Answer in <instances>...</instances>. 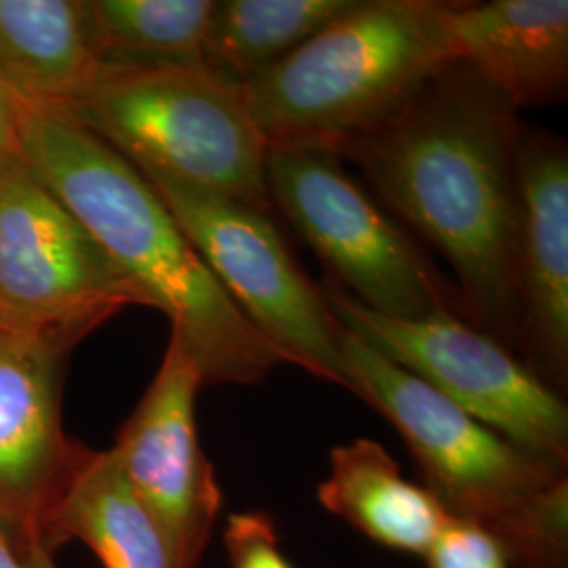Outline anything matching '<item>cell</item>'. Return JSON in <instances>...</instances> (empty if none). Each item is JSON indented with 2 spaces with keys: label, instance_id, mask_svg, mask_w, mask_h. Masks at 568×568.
<instances>
[{
  "label": "cell",
  "instance_id": "18",
  "mask_svg": "<svg viewBox=\"0 0 568 568\" xmlns=\"http://www.w3.org/2000/svg\"><path fill=\"white\" fill-rule=\"evenodd\" d=\"M215 0H87L95 53L119 63L203 61Z\"/></svg>",
  "mask_w": 568,
  "mask_h": 568
},
{
  "label": "cell",
  "instance_id": "7",
  "mask_svg": "<svg viewBox=\"0 0 568 568\" xmlns=\"http://www.w3.org/2000/svg\"><path fill=\"white\" fill-rule=\"evenodd\" d=\"M140 173L227 297L283 356L284 365L302 366L352 394L342 325L321 286L293 260L270 211L159 173Z\"/></svg>",
  "mask_w": 568,
  "mask_h": 568
},
{
  "label": "cell",
  "instance_id": "23",
  "mask_svg": "<svg viewBox=\"0 0 568 568\" xmlns=\"http://www.w3.org/2000/svg\"><path fill=\"white\" fill-rule=\"evenodd\" d=\"M21 556H23V567L26 568H55L53 551L44 546H32V548L21 551Z\"/></svg>",
  "mask_w": 568,
  "mask_h": 568
},
{
  "label": "cell",
  "instance_id": "12",
  "mask_svg": "<svg viewBox=\"0 0 568 568\" xmlns=\"http://www.w3.org/2000/svg\"><path fill=\"white\" fill-rule=\"evenodd\" d=\"M516 286L520 352L549 387L568 373V154L556 135L527 129L518 148Z\"/></svg>",
  "mask_w": 568,
  "mask_h": 568
},
{
  "label": "cell",
  "instance_id": "20",
  "mask_svg": "<svg viewBox=\"0 0 568 568\" xmlns=\"http://www.w3.org/2000/svg\"><path fill=\"white\" fill-rule=\"evenodd\" d=\"M424 560L427 568H511L506 551L490 535L453 518L438 532Z\"/></svg>",
  "mask_w": 568,
  "mask_h": 568
},
{
  "label": "cell",
  "instance_id": "6",
  "mask_svg": "<svg viewBox=\"0 0 568 568\" xmlns=\"http://www.w3.org/2000/svg\"><path fill=\"white\" fill-rule=\"evenodd\" d=\"M265 187L272 209L283 211L328 267L331 281L358 304L403 321L459 312L457 291L413 236L345 173L335 152L270 148Z\"/></svg>",
  "mask_w": 568,
  "mask_h": 568
},
{
  "label": "cell",
  "instance_id": "4",
  "mask_svg": "<svg viewBox=\"0 0 568 568\" xmlns=\"http://www.w3.org/2000/svg\"><path fill=\"white\" fill-rule=\"evenodd\" d=\"M448 9L443 0H356L244 82L267 145L337 152L398 116L455 61Z\"/></svg>",
  "mask_w": 568,
  "mask_h": 568
},
{
  "label": "cell",
  "instance_id": "1",
  "mask_svg": "<svg viewBox=\"0 0 568 568\" xmlns=\"http://www.w3.org/2000/svg\"><path fill=\"white\" fill-rule=\"evenodd\" d=\"M523 131L514 103L453 61L398 116L335 152L447 260L462 316L509 349H520Z\"/></svg>",
  "mask_w": 568,
  "mask_h": 568
},
{
  "label": "cell",
  "instance_id": "9",
  "mask_svg": "<svg viewBox=\"0 0 568 568\" xmlns=\"http://www.w3.org/2000/svg\"><path fill=\"white\" fill-rule=\"evenodd\" d=\"M145 305L79 217L16 152L0 163V325L82 342Z\"/></svg>",
  "mask_w": 568,
  "mask_h": 568
},
{
  "label": "cell",
  "instance_id": "13",
  "mask_svg": "<svg viewBox=\"0 0 568 568\" xmlns=\"http://www.w3.org/2000/svg\"><path fill=\"white\" fill-rule=\"evenodd\" d=\"M455 61L520 108L560 102L568 84L567 0L450 2Z\"/></svg>",
  "mask_w": 568,
  "mask_h": 568
},
{
  "label": "cell",
  "instance_id": "5",
  "mask_svg": "<svg viewBox=\"0 0 568 568\" xmlns=\"http://www.w3.org/2000/svg\"><path fill=\"white\" fill-rule=\"evenodd\" d=\"M63 110L140 171L272 211L244 87L204 61H103Z\"/></svg>",
  "mask_w": 568,
  "mask_h": 568
},
{
  "label": "cell",
  "instance_id": "14",
  "mask_svg": "<svg viewBox=\"0 0 568 568\" xmlns=\"http://www.w3.org/2000/svg\"><path fill=\"white\" fill-rule=\"evenodd\" d=\"M318 504L371 541L394 551L426 556L448 514L422 485L408 483L386 447L371 438L337 445Z\"/></svg>",
  "mask_w": 568,
  "mask_h": 568
},
{
  "label": "cell",
  "instance_id": "3",
  "mask_svg": "<svg viewBox=\"0 0 568 568\" xmlns=\"http://www.w3.org/2000/svg\"><path fill=\"white\" fill-rule=\"evenodd\" d=\"M352 394L410 450L448 518L485 530L511 568H568L567 464L514 445L342 326Z\"/></svg>",
  "mask_w": 568,
  "mask_h": 568
},
{
  "label": "cell",
  "instance_id": "15",
  "mask_svg": "<svg viewBox=\"0 0 568 568\" xmlns=\"http://www.w3.org/2000/svg\"><path fill=\"white\" fill-rule=\"evenodd\" d=\"M102 63L82 0H0V84L16 102L63 108Z\"/></svg>",
  "mask_w": 568,
  "mask_h": 568
},
{
  "label": "cell",
  "instance_id": "8",
  "mask_svg": "<svg viewBox=\"0 0 568 568\" xmlns=\"http://www.w3.org/2000/svg\"><path fill=\"white\" fill-rule=\"evenodd\" d=\"M339 325L518 447L568 466V408L530 366L462 314L387 318L333 281L321 286Z\"/></svg>",
  "mask_w": 568,
  "mask_h": 568
},
{
  "label": "cell",
  "instance_id": "2",
  "mask_svg": "<svg viewBox=\"0 0 568 568\" xmlns=\"http://www.w3.org/2000/svg\"><path fill=\"white\" fill-rule=\"evenodd\" d=\"M23 159L171 323L204 386H255L283 356L227 297L142 173L63 108L16 102Z\"/></svg>",
  "mask_w": 568,
  "mask_h": 568
},
{
  "label": "cell",
  "instance_id": "22",
  "mask_svg": "<svg viewBox=\"0 0 568 568\" xmlns=\"http://www.w3.org/2000/svg\"><path fill=\"white\" fill-rule=\"evenodd\" d=\"M0 568H26L20 549L16 548V544L7 537L2 528H0Z\"/></svg>",
  "mask_w": 568,
  "mask_h": 568
},
{
  "label": "cell",
  "instance_id": "10",
  "mask_svg": "<svg viewBox=\"0 0 568 568\" xmlns=\"http://www.w3.org/2000/svg\"><path fill=\"white\" fill-rule=\"evenodd\" d=\"M77 339L0 325V528L51 551V523L84 447L61 427V379Z\"/></svg>",
  "mask_w": 568,
  "mask_h": 568
},
{
  "label": "cell",
  "instance_id": "21",
  "mask_svg": "<svg viewBox=\"0 0 568 568\" xmlns=\"http://www.w3.org/2000/svg\"><path fill=\"white\" fill-rule=\"evenodd\" d=\"M16 152H20L18 108L9 91L0 84V163Z\"/></svg>",
  "mask_w": 568,
  "mask_h": 568
},
{
  "label": "cell",
  "instance_id": "17",
  "mask_svg": "<svg viewBox=\"0 0 568 568\" xmlns=\"http://www.w3.org/2000/svg\"><path fill=\"white\" fill-rule=\"evenodd\" d=\"M356 0H215L203 61L232 81H253L288 58Z\"/></svg>",
  "mask_w": 568,
  "mask_h": 568
},
{
  "label": "cell",
  "instance_id": "19",
  "mask_svg": "<svg viewBox=\"0 0 568 568\" xmlns=\"http://www.w3.org/2000/svg\"><path fill=\"white\" fill-rule=\"evenodd\" d=\"M224 544L232 568H293L281 551L278 528L264 511L232 514Z\"/></svg>",
  "mask_w": 568,
  "mask_h": 568
},
{
  "label": "cell",
  "instance_id": "11",
  "mask_svg": "<svg viewBox=\"0 0 568 568\" xmlns=\"http://www.w3.org/2000/svg\"><path fill=\"white\" fill-rule=\"evenodd\" d=\"M199 368L175 337L110 448L152 514L178 568H196L222 511V488L196 429Z\"/></svg>",
  "mask_w": 568,
  "mask_h": 568
},
{
  "label": "cell",
  "instance_id": "16",
  "mask_svg": "<svg viewBox=\"0 0 568 568\" xmlns=\"http://www.w3.org/2000/svg\"><path fill=\"white\" fill-rule=\"evenodd\" d=\"M53 548L79 539L103 568H178L163 530L126 483L112 450L84 447L51 523Z\"/></svg>",
  "mask_w": 568,
  "mask_h": 568
}]
</instances>
